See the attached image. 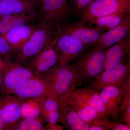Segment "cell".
<instances>
[{
	"label": "cell",
	"instance_id": "cell-9",
	"mask_svg": "<svg viewBox=\"0 0 130 130\" xmlns=\"http://www.w3.org/2000/svg\"><path fill=\"white\" fill-rule=\"evenodd\" d=\"M58 40L44 48L30 60L26 67L35 74L41 75L54 66L59 61L55 48Z\"/></svg>",
	"mask_w": 130,
	"mask_h": 130
},
{
	"label": "cell",
	"instance_id": "cell-2",
	"mask_svg": "<svg viewBox=\"0 0 130 130\" xmlns=\"http://www.w3.org/2000/svg\"><path fill=\"white\" fill-rule=\"evenodd\" d=\"M72 0H43L38 7L39 22L48 24L60 35L69 23Z\"/></svg>",
	"mask_w": 130,
	"mask_h": 130
},
{
	"label": "cell",
	"instance_id": "cell-12",
	"mask_svg": "<svg viewBox=\"0 0 130 130\" xmlns=\"http://www.w3.org/2000/svg\"><path fill=\"white\" fill-rule=\"evenodd\" d=\"M48 92V86L46 81L41 75H37L17 87L11 94L26 99L47 96Z\"/></svg>",
	"mask_w": 130,
	"mask_h": 130
},
{
	"label": "cell",
	"instance_id": "cell-3",
	"mask_svg": "<svg viewBox=\"0 0 130 130\" xmlns=\"http://www.w3.org/2000/svg\"><path fill=\"white\" fill-rule=\"evenodd\" d=\"M61 35L44 21L39 22L37 28L17 54L15 62L26 63L44 48L58 40Z\"/></svg>",
	"mask_w": 130,
	"mask_h": 130
},
{
	"label": "cell",
	"instance_id": "cell-32",
	"mask_svg": "<svg viewBox=\"0 0 130 130\" xmlns=\"http://www.w3.org/2000/svg\"><path fill=\"white\" fill-rule=\"evenodd\" d=\"M8 130L7 126L0 117V130Z\"/></svg>",
	"mask_w": 130,
	"mask_h": 130
},
{
	"label": "cell",
	"instance_id": "cell-4",
	"mask_svg": "<svg viewBox=\"0 0 130 130\" xmlns=\"http://www.w3.org/2000/svg\"><path fill=\"white\" fill-rule=\"evenodd\" d=\"M105 50L95 47L85 50L74 60L76 69L82 83H90L104 71Z\"/></svg>",
	"mask_w": 130,
	"mask_h": 130
},
{
	"label": "cell",
	"instance_id": "cell-25",
	"mask_svg": "<svg viewBox=\"0 0 130 130\" xmlns=\"http://www.w3.org/2000/svg\"><path fill=\"white\" fill-rule=\"evenodd\" d=\"M23 119L15 126L13 130H46V128L43 126L42 120L40 117Z\"/></svg>",
	"mask_w": 130,
	"mask_h": 130
},
{
	"label": "cell",
	"instance_id": "cell-23",
	"mask_svg": "<svg viewBox=\"0 0 130 130\" xmlns=\"http://www.w3.org/2000/svg\"><path fill=\"white\" fill-rule=\"evenodd\" d=\"M122 102L119 118L121 122L130 126V85L125 84L121 88Z\"/></svg>",
	"mask_w": 130,
	"mask_h": 130
},
{
	"label": "cell",
	"instance_id": "cell-6",
	"mask_svg": "<svg viewBox=\"0 0 130 130\" xmlns=\"http://www.w3.org/2000/svg\"><path fill=\"white\" fill-rule=\"evenodd\" d=\"M130 13V0H94L81 12V21L92 26L96 19L116 13Z\"/></svg>",
	"mask_w": 130,
	"mask_h": 130
},
{
	"label": "cell",
	"instance_id": "cell-16",
	"mask_svg": "<svg viewBox=\"0 0 130 130\" xmlns=\"http://www.w3.org/2000/svg\"><path fill=\"white\" fill-rule=\"evenodd\" d=\"M37 26L38 24L20 26L3 36L7 41L13 53L18 54L21 51Z\"/></svg>",
	"mask_w": 130,
	"mask_h": 130
},
{
	"label": "cell",
	"instance_id": "cell-13",
	"mask_svg": "<svg viewBox=\"0 0 130 130\" xmlns=\"http://www.w3.org/2000/svg\"><path fill=\"white\" fill-rule=\"evenodd\" d=\"M106 63L104 71L110 70L130 60V33L105 51Z\"/></svg>",
	"mask_w": 130,
	"mask_h": 130
},
{
	"label": "cell",
	"instance_id": "cell-27",
	"mask_svg": "<svg viewBox=\"0 0 130 130\" xmlns=\"http://www.w3.org/2000/svg\"><path fill=\"white\" fill-rule=\"evenodd\" d=\"M13 52L5 37L0 35V57L9 59V57Z\"/></svg>",
	"mask_w": 130,
	"mask_h": 130
},
{
	"label": "cell",
	"instance_id": "cell-14",
	"mask_svg": "<svg viewBox=\"0 0 130 130\" xmlns=\"http://www.w3.org/2000/svg\"><path fill=\"white\" fill-rule=\"evenodd\" d=\"M130 13L118 25L103 33L94 47L106 51V49L123 40L130 32Z\"/></svg>",
	"mask_w": 130,
	"mask_h": 130
},
{
	"label": "cell",
	"instance_id": "cell-17",
	"mask_svg": "<svg viewBox=\"0 0 130 130\" xmlns=\"http://www.w3.org/2000/svg\"><path fill=\"white\" fill-rule=\"evenodd\" d=\"M60 112L59 122L68 129L89 130V124L82 120L65 100H58Z\"/></svg>",
	"mask_w": 130,
	"mask_h": 130
},
{
	"label": "cell",
	"instance_id": "cell-11",
	"mask_svg": "<svg viewBox=\"0 0 130 130\" xmlns=\"http://www.w3.org/2000/svg\"><path fill=\"white\" fill-rule=\"evenodd\" d=\"M103 31L96 27H87L85 23L80 21L72 24L69 23L62 34H67L75 37L88 48L95 46Z\"/></svg>",
	"mask_w": 130,
	"mask_h": 130
},
{
	"label": "cell",
	"instance_id": "cell-21",
	"mask_svg": "<svg viewBox=\"0 0 130 130\" xmlns=\"http://www.w3.org/2000/svg\"><path fill=\"white\" fill-rule=\"evenodd\" d=\"M65 100L72 107L79 118L86 123L89 124L100 117L94 109L72 93Z\"/></svg>",
	"mask_w": 130,
	"mask_h": 130
},
{
	"label": "cell",
	"instance_id": "cell-10",
	"mask_svg": "<svg viewBox=\"0 0 130 130\" xmlns=\"http://www.w3.org/2000/svg\"><path fill=\"white\" fill-rule=\"evenodd\" d=\"M59 62L70 64L87 49L79 40L67 34L61 35L55 46Z\"/></svg>",
	"mask_w": 130,
	"mask_h": 130
},
{
	"label": "cell",
	"instance_id": "cell-35",
	"mask_svg": "<svg viewBox=\"0 0 130 130\" xmlns=\"http://www.w3.org/2000/svg\"><path fill=\"white\" fill-rule=\"evenodd\" d=\"M1 74H0V89H1Z\"/></svg>",
	"mask_w": 130,
	"mask_h": 130
},
{
	"label": "cell",
	"instance_id": "cell-8",
	"mask_svg": "<svg viewBox=\"0 0 130 130\" xmlns=\"http://www.w3.org/2000/svg\"><path fill=\"white\" fill-rule=\"evenodd\" d=\"M24 100L12 94H3L0 96V117L8 130H13L22 119L20 111Z\"/></svg>",
	"mask_w": 130,
	"mask_h": 130
},
{
	"label": "cell",
	"instance_id": "cell-31",
	"mask_svg": "<svg viewBox=\"0 0 130 130\" xmlns=\"http://www.w3.org/2000/svg\"><path fill=\"white\" fill-rule=\"evenodd\" d=\"M89 130H108V129L102 126L94 124H89Z\"/></svg>",
	"mask_w": 130,
	"mask_h": 130
},
{
	"label": "cell",
	"instance_id": "cell-7",
	"mask_svg": "<svg viewBox=\"0 0 130 130\" xmlns=\"http://www.w3.org/2000/svg\"><path fill=\"white\" fill-rule=\"evenodd\" d=\"M130 61L110 70L103 71L89 83L88 86L101 91L108 86L120 88L130 76Z\"/></svg>",
	"mask_w": 130,
	"mask_h": 130
},
{
	"label": "cell",
	"instance_id": "cell-1",
	"mask_svg": "<svg viewBox=\"0 0 130 130\" xmlns=\"http://www.w3.org/2000/svg\"><path fill=\"white\" fill-rule=\"evenodd\" d=\"M48 86L47 96L58 100H65L74 89L83 83L75 68L59 62L48 71L41 75Z\"/></svg>",
	"mask_w": 130,
	"mask_h": 130
},
{
	"label": "cell",
	"instance_id": "cell-15",
	"mask_svg": "<svg viewBox=\"0 0 130 130\" xmlns=\"http://www.w3.org/2000/svg\"><path fill=\"white\" fill-rule=\"evenodd\" d=\"M100 95L105 106L107 115L111 116L114 121L119 118L122 94L121 88L108 86L100 91Z\"/></svg>",
	"mask_w": 130,
	"mask_h": 130
},
{
	"label": "cell",
	"instance_id": "cell-29",
	"mask_svg": "<svg viewBox=\"0 0 130 130\" xmlns=\"http://www.w3.org/2000/svg\"><path fill=\"white\" fill-rule=\"evenodd\" d=\"M105 127L108 130H130V126L126 124L119 123L116 121H111L107 119Z\"/></svg>",
	"mask_w": 130,
	"mask_h": 130
},
{
	"label": "cell",
	"instance_id": "cell-26",
	"mask_svg": "<svg viewBox=\"0 0 130 130\" xmlns=\"http://www.w3.org/2000/svg\"><path fill=\"white\" fill-rule=\"evenodd\" d=\"M40 103L41 110V115L44 119L50 113L59 109L58 99L48 96L37 98Z\"/></svg>",
	"mask_w": 130,
	"mask_h": 130
},
{
	"label": "cell",
	"instance_id": "cell-33",
	"mask_svg": "<svg viewBox=\"0 0 130 130\" xmlns=\"http://www.w3.org/2000/svg\"><path fill=\"white\" fill-rule=\"evenodd\" d=\"M63 128L62 126H60L58 125H57L53 126L51 127V128H50L49 130H63Z\"/></svg>",
	"mask_w": 130,
	"mask_h": 130
},
{
	"label": "cell",
	"instance_id": "cell-5",
	"mask_svg": "<svg viewBox=\"0 0 130 130\" xmlns=\"http://www.w3.org/2000/svg\"><path fill=\"white\" fill-rule=\"evenodd\" d=\"M0 74L1 77L0 92L2 94H11L26 81L38 75L24 67L20 63L11 62L1 57H0Z\"/></svg>",
	"mask_w": 130,
	"mask_h": 130
},
{
	"label": "cell",
	"instance_id": "cell-28",
	"mask_svg": "<svg viewBox=\"0 0 130 130\" xmlns=\"http://www.w3.org/2000/svg\"><path fill=\"white\" fill-rule=\"evenodd\" d=\"M60 116V109L50 113L45 119L48 123L45 127L46 129L49 130L51 127L56 125L59 120Z\"/></svg>",
	"mask_w": 130,
	"mask_h": 130
},
{
	"label": "cell",
	"instance_id": "cell-19",
	"mask_svg": "<svg viewBox=\"0 0 130 130\" xmlns=\"http://www.w3.org/2000/svg\"><path fill=\"white\" fill-rule=\"evenodd\" d=\"M38 5L34 0H0V16L36 11Z\"/></svg>",
	"mask_w": 130,
	"mask_h": 130
},
{
	"label": "cell",
	"instance_id": "cell-18",
	"mask_svg": "<svg viewBox=\"0 0 130 130\" xmlns=\"http://www.w3.org/2000/svg\"><path fill=\"white\" fill-rule=\"evenodd\" d=\"M38 19V13L37 11L29 13L0 16V35L3 36L20 26L33 24Z\"/></svg>",
	"mask_w": 130,
	"mask_h": 130
},
{
	"label": "cell",
	"instance_id": "cell-20",
	"mask_svg": "<svg viewBox=\"0 0 130 130\" xmlns=\"http://www.w3.org/2000/svg\"><path fill=\"white\" fill-rule=\"evenodd\" d=\"M72 93L78 96L94 109L101 118L109 119L100 95V91L88 86L82 88H76Z\"/></svg>",
	"mask_w": 130,
	"mask_h": 130
},
{
	"label": "cell",
	"instance_id": "cell-24",
	"mask_svg": "<svg viewBox=\"0 0 130 130\" xmlns=\"http://www.w3.org/2000/svg\"><path fill=\"white\" fill-rule=\"evenodd\" d=\"M22 119L40 117L41 110L39 102L37 98L24 99L21 107Z\"/></svg>",
	"mask_w": 130,
	"mask_h": 130
},
{
	"label": "cell",
	"instance_id": "cell-34",
	"mask_svg": "<svg viewBox=\"0 0 130 130\" xmlns=\"http://www.w3.org/2000/svg\"><path fill=\"white\" fill-rule=\"evenodd\" d=\"M34 1L37 2H38L40 3L41 2H42V1L43 0H34Z\"/></svg>",
	"mask_w": 130,
	"mask_h": 130
},
{
	"label": "cell",
	"instance_id": "cell-30",
	"mask_svg": "<svg viewBox=\"0 0 130 130\" xmlns=\"http://www.w3.org/2000/svg\"><path fill=\"white\" fill-rule=\"evenodd\" d=\"M93 1L94 0H73L75 12L78 14H81L82 11Z\"/></svg>",
	"mask_w": 130,
	"mask_h": 130
},
{
	"label": "cell",
	"instance_id": "cell-22",
	"mask_svg": "<svg viewBox=\"0 0 130 130\" xmlns=\"http://www.w3.org/2000/svg\"><path fill=\"white\" fill-rule=\"evenodd\" d=\"M128 13H116L99 18L94 22L93 25L103 30H109L115 28L123 21Z\"/></svg>",
	"mask_w": 130,
	"mask_h": 130
}]
</instances>
